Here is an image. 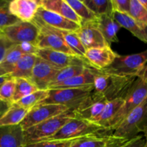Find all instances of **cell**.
I'll list each match as a JSON object with an SVG mask.
<instances>
[{
    "label": "cell",
    "instance_id": "1",
    "mask_svg": "<svg viewBox=\"0 0 147 147\" xmlns=\"http://www.w3.org/2000/svg\"><path fill=\"white\" fill-rule=\"evenodd\" d=\"M136 77L108 74L94 69L93 90L100 93L107 101L124 98Z\"/></svg>",
    "mask_w": 147,
    "mask_h": 147
},
{
    "label": "cell",
    "instance_id": "2",
    "mask_svg": "<svg viewBox=\"0 0 147 147\" xmlns=\"http://www.w3.org/2000/svg\"><path fill=\"white\" fill-rule=\"evenodd\" d=\"M73 118H76L74 109H69L61 114L26 129L24 131V144L27 145L48 140L56 134L67 122Z\"/></svg>",
    "mask_w": 147,
    "mask_h": 147
},
{
    "label": "cell",
    "instance_id": "3",
    "mask_svg": "<svg viewBox=\"0 0 147 147\" xmlns=\"http://www.w3.org/2000/svg\"><path fill=\"white\" fill-rule=\"evenodd\" d=\"M147 129V98L134 109L113 131L115 137L130 139Z\"/></svg>",
    "mask_w": 147,
    "mask_h": 147
},
{
    "label": "cell",
    "instance_id": "4",
    "mask_svg": "<svg viewBox=\"0 0 147 147\" xmlns=\"http://www.w3.org/2000/svg\"><path fill=\"white\" fill-rule=\"evenodd\" d=\"M147 63V50L137 54L120 55L118 54L112 64L100 70L108 74L137 78Z\"/></svg>",
    "mask_w": 147,
    "mask_h": 147
},
{
    "label": "cell",
    "instance_id": "5",
    "mask_svg": "<svg viewBox=\"0 0 147 147\" xmlns=\"http://www.w3.org/2000/svg\"><path fill=\"white\" fill-rule=\"evenodd\" d=\"M146 98L147 83L137 77L123 98V105L111 122L109 128L111 131H113L130 112L143 103Z\"/></svg>",
    "mask_w": 147,
    "mask_h": 147
},
{
    "label": "cell",
    "instance_id": "6",
    "mask_svg": "<svg viewBox=\"0 0 147 147\" xmlns=\"http://www.w3.org/2000/svg\"><path fill=\"white\" fill-rule=\"evenodd\" d=\"M109 131L94 123L73 118L65 123L58 132L48 140H66L94 135L106 134Z\"/></svg>",
    "mask_w": 147,
    "mask_h": 147
},
{
    "label": "cell",
    "instance_id": "7",
    "mask_svg": "<svg viewBox=\"0 0 147 147\" xmlns=\"http://www.w3.org/2000/svg\"><path fill=\"white\" fill-rule=\"evenodd\" d=\"M93 87L79 88L50 89L48 96L40 104L62 105L69 109H76L80 103L88 96Z\"/></svg>",
    "mask_w": 147,
    "mask_h": 147
},
{
    "label": "cell",
    "instance_id": "8",
    "mask_svg": "<svg viewBox=\"0 0 147 147\" xmlns=\"http://www.w3.org/2000/svg\"><path fill=\"white\" fill-rule=\"evenodd\" d=\"M32 22L40 29L37 41V46L39 49H48L71 55H76L56 29L46 25L36 17H34Z\"/></svg>",
    "mask_w": 147,
    "mask_h": 147
},
{
    "label": "cell",
    "instance_id": "9",
    "mask_svg": "<svg viewBox=\"0 0 147 147\" xmlns=\"http://www.w3.org/2000/svg\"><path fill=\"white\" fill-rule=\"evenodd\" d=\"M3 35L14 45L31 42L37 45L40 29L32 22H18L1 30Z\"/></svg>",
    "mask_w": 147,
    "mask_h": 147
},
{
    "label": "cell",
    "instance_id": "10",
    "mask_svg": "<svg viewBox=\"0 0 147 147\" xmlns=\"http://www.w3.org/2000/svg\"><path fill=\"white\" fill-rule=\"evenodd\" d=\"M69 110L67 107L57 104H39L29 111L24 120L20 123L23 130L29 129L49 119Z\"/></svg>",
    "mask_w": 147,
    "mask_h": 147
},
{
    "label": "cell",
    "instance_id": "11",
    "mask_svg": "<svg viewBox=\"0 0 147 147\" xmlns=\"http://www.w3.org/2000/svg\"><path fill=\"white\" fill-rule=\"evenodd\" d=\"M107 100L93 90L75 109L76 117L94 123L103 111Z\"/></svg>",
    "mask_w": 147,
    "mask_h": 147
},
{
    "label": "cell",
    "instance_id": "12",
    "mask_svg": "<svg viewBox=\"0 0 147 147\" xmlns=\"http://www.w3.org/2000/svg\"><path fill=\"white\" fill-rule=\"evenodd\" d=\"M96 21L83 23L76 32L86 50L109 46L99 30Z\"/></svg>",
    "mask_w": 147,
    "mask_h": 147
},
{
    "label": "cell",
    "instance_id": "13",
    "mask_svg": "<svg viewBox=\"0 0 147 147\" xmlns=\"http://www.w3.org/2000/svg\"><path fill=\"white\" fill-rule=\"evenodd\" d=\"M36 55L58 69L71 65L90 67L84 58L48 49H39Z\"/></svg>",
    "mask_w": 147,
    "mask_h": 147
},
{
    "label": "cell",
    "instance_id": "14",
    "mask_svg": "<svg viewBox=\"0 0 147 147\" xmlns=\"http://www.w3.org/2000/svg\"><path fill=\"white\" fill-rule=\"evenodd\" d=\"M59 70L60 69L37 57L30 80L38 90H48L49 85Z\"/></svg>",
    "mask_w": 147,
    "mask_h": 147
},
{
    "label": "cell",
    "instance_id": "15",
    "mask_svg": "<svg viewBox=\"0 0 147 147\" xmlns=\"http://www.w3.org/2000/svg\"><path fill=\"white\" fill-rule=\"evenodd\" d=\"M117 55L111 48V46H107L102 48L86 50L84 59L90 67L100 71L110 66Z\"/></svg>",
    "mask_w": 147,
    "mask_h": 147
},
{
    "label": "cell",
    "instance_id": "16",
    "mask_svg": "<svg viewBox=\"0 0 147 147\" xmlns=\"http://www.w3.org/2000/svg\"><path fill=\"white\" fill-rule=\"evenodd\" d=\"M35 17L46 25L58 30L76 32L80 27L74 22L70 21L57 13L49 11L41 7H39Z\"/></svg>",
    "mask_w": 147,
    "mask_h": 147
},
{
    "label": "cell",
    "instance_id": "17",
    "mask_svg": "<svg viewBox=\"0 0 147 147\" xmlns=\"http://www.w3.org/2000/svg\"><path fill=\"white\" fill-rule=\"evenodd\" d=\"M40 7L36 0H13L9 3V10L14 17L22 22H32Z\"/></svg>",
    "mask_w": 147,
    "mask_h": 147
},
{
    "label": "cell",
    "instance_id": "18",
    "mask_svg": "<svg viewBox=\"0 0 147 147\" xmlns=\"http://www.w3.org/2000/svg\"><path fill=\"white\" fill-rule=\"evenodd\" d=\"M93 81H94V68L91 67H86L83 73H80V75H78L63 82L50 84L48 86V90L93 87Z\"/></svg>",
    "mask_w": 147,
    "mask_h": 147
},
{
    "label": "cell",
    "instance_id": "19",
    "mask_svg": "<svg viewBox=\"0 0 147 147\" xmlns=\"http://www.w3.org/2000/svg\"><path fill=\"white\" fill-rule=\"evenodd\" d=\"M112 16L121 27H124L138 39L147 43V24L136 21L127 14L113 11Z\"/></svg>",
    "mask_w": 147,
    "mask_h": 147
},
{
    "label": "cell",
    "instance_id": "20",
    "mask_svg": "<svg viewBox=\"0 0 147 147\" xmlns=\"http://www.w3.org/2000/svg\"><path fill=\"white\" fill-rule=\"evenodd\" d=\"M24 130L20 124L0 126V147H24Z\"/></svg>",
    "mask_w": 147,
    "mask_h": 147
},
{
    "label": "cell",
    "instance_id": "21",
    "mask_svg": "<svg viewBox=\"0 0 147 147\" xmlns=\"http://www.w3.org/2000/svg\"><path fill=\"white\" fill-rule=\"evenodd\" d=\"M39 4L43 9L57 13L78 25L80 26L83 23L81 19L75 13L66 0H40Z\"/></svg>",
    "mask_w": 147,
    "mask_h": 147
},
{
    "label": "cell",
    "instance_id": "22",
    "mask_svg": "<svg viewBox=\"0 0 147 147\" xmlns=\"http://www.w3.org/2000/svg\"><path fill=\"white\" fill-rule=\"evenodd\" d=\"M96 23L102 35L109 46H111L112 42H117V32L121 27L113 19L112 14H106L98 17Z\"/></svg>",
    "mask_w": 147,
    "mask_h": 147
},
{
    "label": "cell",
    "instance_id": "23",
    "mask_svg": "<svg viewBox=\"0 0 147 147\" xmlns=\"http://www.w3.org/2000/svg\"><path fill=\"white\" fill-rule=\"evenodd\" d=\"M37 57L35 55H23L16 63L9 77L30 80Z\"/></svg>",
    "mask_w": 147,
    "mask_h": 147
},
{
    "label": "cell",
    "instance_id": "24",
    "mask_svg": "<svg viewBox=\"0 0 147 147\" xmlns=\"http://www.w3.org/2000/svg\"><path fill=\"white\" fill-rule=\"evenodd\" d=\"M123 103V98H118L115 100L108 101L103 109V111L100 113L97 119L94 121V123L101 126L106 130L111 131L110 128L111 122L118 113L119 109Z\"/></svg>",
    "mask_w": 147,
    "mask_h": 147
},
{
    "label": "cell",
    "instance_id": "25",
    "mask_svg": "<svg viewBox=\"0 0 147 147\" xmlns=\"http://www.w3.org/2000/svg\"><path fill=\"white\" fill-rule=\"evenodd\" d=\"M28 109L16 103L10 104L7 111L0 116V126H15L20 124L29 112Z\"/></svg>",
    "mask_w": 147,
    "mask_h": 147
},
{
    "label": "cell",
    "instance_id": "26",
    "mask_svg": "<svg viewBox=\"0 0 147 147\" xmlns=\"http://www.w3.org/2000/svg\"><path fill=\"white\" fill-rule=\"evenodd\" d=\"M23 55L17 45H14L7 52L2 61L0 63V76H9L12 73L19 59Z\"/></svg>",
    "mask_w": 147,
    "mask_h": 147
},
{
    "label": "cell",
    "instance_id": "27",
    "mask_svg": "<svg viewBox=\"0 0 147 147\" xmlns=\"http://www.w3.org/2000/svg\"><path fill=\"white\" fill-rule=\"evenodd\" d=\"M15 90L11 104L17 103L22 98L38 90L35 85L30 79L15 78Z\"/></svg>",
    "mask_w": 147,
    "mask_h": 147
},
{
    "label": "cell",
    "instance_id": "28",
    "mask_svg": "<svg viewBox=\"0 0 147 147\" xmlns=\"http://www.w3.org/2000/svg\"><path fill=\"white\" fill-rule=\"evenodd\" d=\"M83 3L97 17L102 15H111L113 13L111 0H85Z\"/></svg>",
    "mask_w": 147,
    "mask_h": 147
},
{
    "label": "cell",
    "instance_id": "29",
    "mask_svg": "<svg viewBox=\"0 0 147 147\" xmlns=\"http://www.w3.org/2000/svg\"><path fill=\"white\" fill-rule=\"evenodd\" d=\"M66 1L73 9L75 13L81 19L83 23L88 22H94L98 20V17L88 8L87 6L83 3V1L66 0Z\"/></svg>",
    "mask_w": 147,
    "mask_h": 147
},
{
    "label": "cell",
    "instance_id": "30",
    "mask_svg": "<svg viewBox=\"0 0 147 147\" xmlns=\"http://www.w3.org/2000/svg\"><path fill=\"white\" fill-rule=\"evenodd\" d=\"M47 96L48 90H37V91L23 98L15 103L24 109L30 110L33 107L42 103L45 99L47 98Z\"/></svg>",
    "mask_w": 147,
    "mask_h": 147
},
{
    "label": "cell",
    "instance_id": "31",
    "mask_svg": "<svg viewBox=\"0 0 147 147\" xmlns=\"http://www.w3.org/2000/svg\"><path fill=\"white\" fill-rule=\"evenodd\" d=\"M86 67L87 66L71 65L60 69V70L55 75V78H53V81H52L50 84L63 82L64 80H67V79L71 78L74 77V76L80 75V73H83V70H85Z\"/></svg>",
    "mask_w": 147,
    "mask_h": 147
},
{
    "label": "cell",
    "instance_id": "32",
    "mask_svg": "<svg viewBox=\"0 0 147 147\" xmlns=\"http://www.w3.org/2000/svg\"><path fill=\"white\" fill-rule=\"evenodd\" d=\"M9 3V1L0 0V30L20 22L18 19L10 13Z\"/></svg>",
    "mask_w": 147,
    "mask_h": 147
},
{
    "label": "cell",
    "instance_id": "33",
    "mask_svg": "<svg viewBox=\"0 0 147 147\" xmlns=\"http://www.w3.org/2000/svg\"><path fill=\"white\" fill-rule=\"evenodd\" d=\"M16 80L9 77L0 86V101L6 102L11 104L14 94Z\"/></svg>",
    "mask_w": 147,
    "mask_h": 147
},
{
    "label": "cell",
    "instance_id": "34",
    "mask_svg": "<svg viewBox=\"0 0 147 147\" xmlns=\"http://www.w3.org/2000/svg\"><path fill=\"white\" fill-rule=\"evenodd\" d=\"M129 15L136 21L147 24V9L139 0H131Z\"/></svg>",
    "mask_w": 147,
    "mask_h": 147
},
{
    "label": "cell",
    "instance_id": "35",
    "mask_svg": "<svg viewBox=\"0 0 147 147\" xmlns=\"http://www.w3.org/2000/svg\"><path fill=\"white\" fill-rule=\"evenodd\" d=\"M80 138L66 140H45L29 144L24 147H70Z\"/></svg>",
    "mask_w": 147,
    "mask_h": 147
},
{
    "label": "cell",
    "instance_id": "36",
    "mask_svg": "<svg viewBox=\"0 0 147 147\" xmlns=\"http://www.w3.org/2000/svg\"><path fill=\"white\" fill-rule=\"evenodd\" d=\"M146 143L144 136L138 135L130 139H123L113 147H144Z\"/></svg>",
    "mask_w": 147,
    "mask_h": 147
},
{
    "label": "cell",
    "instance_id": "37",
    "mask_svg": "<svg viewBox=\"0 0 147 147\" xmlns=\"http://www.w3.org/2000/svg\"><path fill=\"white\" fill-rule=\"evenodd\" d=\"M131 0H111L113 11L129 14Z\"/></svg>",
    "mask_w": 147,
    "mask_h": 147
},
{
    "label": "cell",
    "instance_id": "38",
    "mask_svg": "<svg viewBox=\"0 0 147 147\" xmlns=\"http://www.w3.org/2000/svg\"><path fill=\"white\" fill-rule=\"evenodd\" d=\"M12 42L7 40L3 34H0V63L2 61L3 59L4 58L5 55H7V52L9 51L10 48L14 45Z\"/></svg>",
    "mask_w": 147,
    "mask_h": 147
},
{
    "label": "cell",
    "instance_id": "39",
    "mask_svg": "<svg viewBox=\"0 0 147 147\" xmlns=\"http://www.w3.org/2000/svg\"><path fill=\"white\" fill-rule=\"evenodd\" d=\"M17 45L23 55H36L39 50L35 44L31 42H22Z\"/></svg>",
    "mask_w": 147,
    "mask_h": 147
},
{
    "label": "cell",
    "instance_id": "40",
    "mask_svg": "<svg viewBox=\"0 0 147 147\" xmlns=\"http://www.w3.org/2000/svg\"><path fill=\"white\" fill-rule=\"evenodd\" d=\"M138 78H140L142 80H143L144 81L147 83V65H146V66L144 67V69L141 72V73L138 76Z\"/></svg>",
    "mask_w": 147,
    "mask_h": 147
},
{
    "label": "cell",
    "instance_id": "41",
    "mask_svg": "<svg viewBox=\"0 0 147 147\" xmlns=\"http://www.w3.org/2000/svg\"><path fill=\"white\" fill-rule=\"evenodd\" d=\"M9 78V76H0V86H1V85L3 84V83H4L5 80H7Z\"/></svg>",
    "mask_w": 147,
    "mask_h": 147
},
{
    "label": "cell",
    "instance_id": "42",
    "mask_svg": "<svg viewBox=\"0 0 147 147\" xmlns=\"http://www.w3.org/2000/svg\"><path fill=\"white\" fill-rule=\"evenodd\" d=\"M139 1L147 9V0H139Z\"/></svg>",
    "mask_w": 147,
    "mask_h": 147
},
{
    "label": "cell",
    "instance_id": "43",
    "mask_svg": "<svg viewBox=\"0 0 147 147\" xmlns=\"http://www.w3.org/2000/svg\"><path fill=\"white\" fill-rule=\"evenodd\" d=\"M144 138L146 139V143H145V145L144 147H147V129L144 131Z\"/></svg>",
    "mask_w": 147,
    "mask_h": 147
},
{
    "label": "cell",
    "instance_id": "44",
    "mask_svg": "<svg viewBox=\"0 0 147 147\" xmlns=\"http://www.w3.org/2000/svg\"><path fill=\"white\" fill-rule=\"evenodd\" d=\"M0 34H1V30H0Z\"/></svg>",
    "mask_w": 147,
    "mask_h": 147
},
{
    "label": "cell",
    "instance_id": "45",
    "mask_svg": "<svg viewBox=\"0 0 147 147\" xmlns=\"http://www.w3.org/2000/svg\"><path fill=\"white\" fill-rule=\"evenodd\" d=\"M0 102H1V101H0Z\"/></svg>",
    "mask_w": 147,
    "mask_h": 147
}]
</instances>
